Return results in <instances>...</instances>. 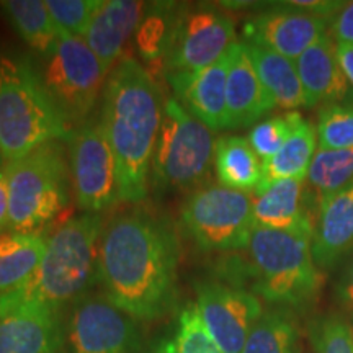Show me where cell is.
<instances>
[{
    "instance_id": "obj_20",
    "label": "cell",
    "mask_w": 353,
    "mask_h": 353,
    "mask_svg": "<svg viewBox=\"0 0 353 353\" xmlns=\"http://www.w3.org/2000/svg\"><path fill=\"white\" fill-rule=\"evenodd\" d=\"M306 107L335 105L348 94V81L339 63L337 43L325 33L294 61Z\"/></svg>"
},
{
    "instance_id": "obj_23",
    "label": "cell",
    "mask_w": 353,
    "mask_h": 353,
    "mask_svg": "<svg viewBox=\"0 0 353 353\" xmlns=\"http://www.w3.org/2000/svg\"><path fill=\"white\" fill-rule=\"evenodd\" d=\"M213 164L223 187L257 193L263 179V162L242 136H224L214 143Z\"/></svg>"
},
{
    "instance_id": "obj_17",
    "label": "cell",
    "mask_w": 353,
    "mask_h": 353,
    "mask_svg": "<svg viewBox=\"0 0 353 353\" xmlns=\"http://www.w3.org/2000/svg\"><path fill=\"white\" fill-rule=\"evenodd\" d=\"M312 201L306 180H280L255 193L254 224L257 228L312 237Z\"/></svg>"
},
{
    "instance_id": "obj_30",
    "label": "cell",
    "mask_w": 353,
    "mask_h": 353,
    "mask_svg": "<svg viewBox=\"0 0 353 353\" xmlns=\"http://www.w3.org/2000/svg\"><path fill=\"white\" fill-rule=\"evenodd\" d=\"M152 353H223L203 324L196 303L180 311L170 335L154 347Z\"/></svg>"
},
{
    "instance_id": "obj_10",
    "label": "cell",
    "mask_w": 353,
    "mask_h": 353,
    "mask_svg": "<svg viewBox=\"0 0 353 353\" xmlns=\"http://www.w3.org/2000/svg\"><path fill=\"white\" fill-rule=\"evenodd\" d=\"M138 345L134 319L107 296L83 294L74 301L63 330L65 353H132Z\"/></svg>"
},
{
    "instance_id": "obj_29",
    "label": "cell",
    "mask_w": 353,
    "mask_h": 353,
    "mask_svg": "<svg viewBox=\"0 0 353 353\" xmlns=\"http://www.w3.org/2000/svg\"><path fill=\"white\" fill-rule=\"evenodd\" d=\"M306 182L311 187L316 208L353 182V148L317 149L309 167Z\"/></svg>"
},
{
    "instance_id": "obj_1",
    "label": "cell",
    "mask_w": 353,
    "mask_h": 353,
    "mask_svg": "<svg viewBox=\"0 0 353 353\" xmlns=\"http://www.w3.org/2000/svg\"><path fill=\"white\" fill-rule=\"evenodd\" d=\"M179 263V236L164 216L132 210L117 216L101 236L105 296L132 319L152 321L174 307Z\"/></svg>"
},
{
    "instance_id": "obj_2",
    "label": "cell",
    "mask_w": 353,
    "mask_h": 353,
    "mask_svg": "<svg viewBox=\"0 0 353 353\" xmlns=\"http://www.w3.org/2000/svg\"><path fill=\"white\" fill-rule=\"evenodd\" d=\"M164 105L157 83L130 56L105 82L100 125L117 161L120 201L139 203L148 196Z\"/></svg>"
},
{
    "instance_id": "obj_9",
    "label": "cell",
    "mask_w": 353,
    "mask_h": 353,
    "mask_svg": "<svg viewBox=\"0 0 353 353\" xmlns=\"http://www.w3.org/2000/svg\"><path fill=\"white\" fill-rule=\"evenodd\" d=\"M39 72L48 95L70 126L82 123L94 110L107 70L83 38L61 30Z\"/></svg>"
},
{
    "instance_id": "obj_34",
    "label": "cell",
    "mask_w": 353,
    "mask_h": 353,
    "mask_svg": "<svg viewBox=\"0 0 353 353\" xmlns=\"http://www.w3.org/2000/svg\"><path fill=\"white\" fill-rule=\"evenodd\" d=\"M100 2L101 0H46V7L57 28L72 37L83 38Z\"/></svg>"
},
{
    "instance_id": "obj_24",
    "label": "cell",
    "mask_w": 353,
    "mask_h": 353,
    "mask_svg": "<svg viewBox=\"0 0 353 353\" xmlns=\"http://www.w3.org/2000/svg\"><path fill=\"white\" fill-rule=\"evenodd\" d=\"M316 130L311 123L301 117L283 148L275 156L263 162V179L257 193L280 180H306L309 167H311L316 154Z\"/></svg>"
},
{
    "instance_id": "obj_33",
    "label": "cell",
    "mask_w": 353,
    "mask_h": 353,
    "mask_svg": "<svg viewBox=\"0 0 353 353\" xmlns=\"http://www.w3.org/2000/svg\"><path fill=\"white\" fill-rule=\"evenodd\" d=\"M309 339L316 353H353V329L350 322L339 314L312 321Z\"/></svg>"
},
{
    "instance_id": "obj_11",
    "label": "cell",
    "mask_w": 353,
    "mask_h": 353,
    "mask_svg": "<svg viewBox=\"0 0 353 353\" xmlns=\"http://www.w3.org/2000/svg\"><path fill=\"white\" fill-rule=\"evenodd\" d=\"M70 183L77 206L99 213L120 201L118 170L103 128L82 123L70 136Z\"/></svg>"
},
{
    "instance_id": "obj_25",
    "label": "cell",
    "mask_w": 353,
    "mask_h": 353,
    "mask_svg": "<svg viewBox=\"0 0 353 353\" xmlns=\"http://www.w3.org/2000/svg\"><path fill=\"white\" fill-rule=\"evenodd\" d=\"M46 252V239L39 234L0 236V294L28 281Z\"/></svg>"
},
{
    "instance_id": "obj_22",
    "label": "cell",
    "mask_w": 353,
    "mask_h": 353,
    "mask_svg": "<svg viewBox=\"0 0 353 353\" xmlns=\"http://www.w3.org/2000/svg\"><path fill=\"white\" fill-rule=\"evenodd\" d=\"M244 46L276 108L296 110L306 107L303 85L293 59L255 43L244 41Z\"/></svg>"
},
{
    "instance_id": "obj_3",
    "label": "cell",
    "mask_w": 353,
    "mask_h": 353,
    "mask_svg": "<svg viewBox=\"0 0 353 353\" xmlns=\"http://www.w3.org/2000/svg\"><path fill=\"white\" fill-rule=\"evenodd\" d=\"M103 219L85 213L68 221L46 241L41 263L28 281L12 290L20 298L61 309L100 281Z\"/></svg>"
},
{
    "instance_id": "obj_14",
    "label": "cell",
    "mask_w": 353,
    "mask_h": 353,
    "mask_svg": "<svg viewBox=\"0 0 353 353\" xmlns=\"http://www.w3.org/2000/svg\"><path fill=\"white\" fill-rule=\"evenodd\" d=\"M63 347L61 309L0 294V353H57Z\"/></svg>"
},
{
    "instance_id": "obj_26",
    "label": "cell",
    "mask_w": 353,
    "mask_h": 353,
    "mask_svg": "<svg viewBox=\"0 0 353 353\" xmlns=\"http://www.w3.org/2000/svg\"><path fill=\"white\" fill-rule=\"evenodd\" d=\"M0 8L21 39L34 51L48 54L59 39L61 30L44 0H2Z\"/></svg>"
},
{
    "instance_id": "obj_16",
    "label": "cell",
    "mask_w": 353,
    "mask_h": 353,
    "mask_svg": "<svg viewBox=\"0 0 353 353\" xmlns=\"http://www.w3.org/2000/svg\"><path fill=\"white\" fill-rule=\"evenodd\" d=\"M232 48V46H231ZM231 50L214 64L193 74H169L175 100L211 131L226 130V83Z\"/></svg>"
},
{
    "instance_id": "obj_39",
    "label": "cell",
    "mask_w": 353,
    "mask_h": 353,
    "mask_svg": "<svg viewBox=\"0 0 353 353\" xmlns=\"http://www.w3.org/2000/svg\"><path fill=\"white\" fill-rule=\"evenodd\" d=\"M2 161H3V159H2V156H0V164H2Z\"/></svg>"
},
{
    "instance_id": "obj_37",
    "label": "cell",
    "mask_w": 353,
    "mask_h": 353,
    "mask_svg": "<svg viewBox=\"0 0 353 353\" xmlns=\"http://www.w3.org/2000/svg\"><path fill=\"white\" fill-rule=\"evenodd\" d=\"M10 231L8 216V182L6 169H0V232Z\"/></svg>"
},
{
    "instance_id": "obj_38",
    "label": "cell",
    "mask_w": 353,
    "mask_h": 353,
    "mask_svg": "<svg viewBox=\"0 0 353 353\" xmlns=\"http://www.w3.org/2000/svg\"><path fill=\"white\" fill-rule=\"evenodd\" d=\"M339 63L342 65L347 81L353 87V46L352 44H337Z\"/></svg>"
},
{
    "instance_id": "obj_12",
    "label": "cell",
    "mask_w": 353,
    "mask_h": 353,
    "mask_svg": "<svg viewBox=\"0 0 353 353\" xmlns=\"http://www.w3.org/2000/svg\"><path fill=\"white\" fill-rule=\"evenodd\" d=\"M236 41L232 20L213 7H182L170 50L164 61L165 76L193 74L214 64Z\"/></svg>"
},
{
    "instance_id": "obj_15",
    "label": "cell",
    "mask_w": 353,
    "mask_h": 353,
    "mask_svg": "<svg viewBox=\"0 0 353 353\" xmlns=\"http://www.w3.org/2000/svg\"><path fill=\"white\" fill-rule=\"evenodd\" d=\"M327 20L293 7H270L250 17L244 25L245 41L260 44L278 54L296 61L311 44L324 37Z\"/></svg>"
},
{
    "instance_id": "obj_8",
    "label": "cell",
    "mask_w": 353,
    "mask_h": 353,
    "mask_svg": "<svg viewBox=\"0 0 353 353\" xmlns=\"http://www.w3.org/2000/svg\"><path fill=\"white\" fill-rule=\"evenodd\" d=\"M254 201L255 193L206 185L185 200L180 221L203 252L247 249L255 228Z\"/></svg>"
},
{
    "instance_id": "obj_6",
    "label": "cell",
    "mask_w": 353,
    "mask_h": 353,
    "mask_svg": "<svg viewBox=\"0 0 353 353\" xmlns=\"http://www.w3.org/2000/svg\"><path fill=\"white\" fill-rule=\"evenodd\" d=\"M10 231L37 234L69 205V172L59 144L48 143L6 165Z\"/></svg>"
},
{
    "instance_id": "obj_21",
    "label": "cell",
    "mask_w": 353,
    "mask_h": 353,
    "mask_svg": "<svg viewBox=\"0 0 353 353\" xmlns=\"http://www.w3.org/2000/svg\"><path fill=\"white\" fill-rule=\"evenodd\" d=\"M353 249V182L317 206L311 250L319 268H332Z\"/></svg>"
},
{
    "instance_id": "obj_36",
    "label": "cell",
    "mask_w": 353,
    "mask_h": 353,
    "mask_svg": "<svg viewBox=\"0 0 353 353\" xmlns=\"http://www.w3.org/2000/svg\"><path fill=\"white\" fill-rule=\"evenodd\" d=\"M337 298L343 307L348 309V311H353V252L347 265L343 267L341 278H339Z\"/></svg>"
},
{
    "instance_id": "obj_28",
    "label": "cell",
    "mask_w": 353,
    "mask_h": 353,
    "mask_svg": "<svg viewBox=\"0 0 353 353\" xmlns=\"http://www.w3.org/2000/svg\"><path fill=\"white\" fill-rule=\"evenodd\" d=\"M242 353H301V332L286 309H270L255 322Z\"/></svg>"
},
{
    "instance_id": "obj_32",
    "label": "cell",
    "mask_w": 353,
    "mask_h": 353,
    "mask_svg": "<svg viewBox=\"0 0 353 353\" xmlns=\"http://www.w3.org/2000/svg\"><path fill=\"white\" fill-rule=\"evenodd\" d=\"M301 114L296 112H288L285 114L272 117L262 123H257L249 134V143L255 154L262 159V162L275 156L283 148L286 139L293 132L294 126Z\"/></svg>"
},
{
    "instance_id": "obj_31",
    "label": "cell",
    "mask_w": 353,
    "mask_h": 353,
    "mask_svg": "<svg viewBox=\"0 0 353 353\" xmlns=\"http://www.w3.org/2000/svg\"><path fill=\"white\" fill-rule=\"evenodd\" d=\"M316 132L321 149L353 148V105L322 107Z\"/></svg>"
},
{
    "instance_id": "obj_13",
    "label": "cell",
    "mask_w": 353,
    "mask_h": 353,
    "mask_svg": "<svg viewBox=\"0 0 353 353\" xmlns=\"http://www.w3.org/2000/svg\"><path fill=\"white\" fill-rule=\"evenodd\" d=\"M196 306L201 321L223 353H242L250 330L263 314L252 291L223 281H198Z\"/></svg>"
},
{
    "instance_id": "obj_35",
    "label": "cell",
    "mask_w": 353,
    "mask_h": 353,
    "mask_svg": "<svg viewBox=\"0 0 353 353\" xmlns=\"http://www.w3.org/2000/svg\"><path fill=\"white\" fill-rule=\"evenodd\" d=\"M330 34L337 44L353 46V2L343 3L337 15L330 20Z\"/></svg>"
},
{
    "instance_id": "obj_19",
    "label": "cell",
    "mask_w": 353,
    "mask_h": 353,
    "mask_svg": "<svg viewBox=\"0 0 353 353\" xmlns=\"http://www.w3.org/2000/svg\"><path fill=\"white\" fill-rule=\"evenodd\" d=\"M145 6L148 3L138 0H101L92 17L83 41L99 57L108 76L125 44L138 30Z\"/></svg>"
},
{
    "instance_id": "obj_5",
    "label": "cell",
    "mask_w": 353,
    "mask_h": 353,
    "mask_svg": "<svg viewBox=\"0 0 353 353\" xmlns=\"http://www.w3.org/2000/svg\"><path fill=\"white\" fill-rule=\"evenodd\" d=\"M245 280L255 296L280 309H304L319 294L322 276L312 257L311 237L254 228Z\"/></svg>"
},
{
    "instance_id": "obj_27",
    "label": "cell",
    "mask_w": 353,
    "mask_h": 353,
    "mask_svg": "<svg viewBox=\"0 0 353 353\" xmlns=\"http://www.w3.org/2000/svg\"><path fill=\"white\" fill-rule=\"evenodd\" d=\"M182 7L176 2L148 3L134 33L141 59L145 63L165 61Z\"/></svg>"
},
{
    "instance_id": "obj_7",
    "label": "cell",
    "mask_w": 353,
    "mask_h": 353,
    "mask_svg": "<svg viewBox=\"0 0 353 353\" xmlns=\"http://www.w3.org/2000/svg\"><path fill=\"white\" fill-rule=\"evenodd\" d=\"M214 157L213 131L167 99L152 159V183L159 190H187L208 175Z\"/></svg>"
},
{
    "instance_id": "obj_4",
    "label": "cell",
    "mask_w": 353,
    "mask_h": 353,
    "mask_svg": "<svg viewBox=\"0 0 353 353\" xmlns=\"http://www.w3.org/2000/svg\"><path fill=\"white\" fill-rule=\"evenodd\" d=\"M72 130L28 59L0 57V156L13 162Z\"/></svg>"
},
{
    "instance_id": "obj_18",
    "label": "cell",
    "mask_w": 353,
    "mask_h": 353,
    "mask_svg": "<svg viewBox=\"0 0 353 353\" xmlns=\"http://www.w3.org/2000/svg\"><path fill=\"white\" fill-rule=\"evenodd\" d=\"M275 108L272 97L265 90L247 54L244 43H234L226 83V130L252 126L263 114Z\"/></svg>"
}]
</instances>
